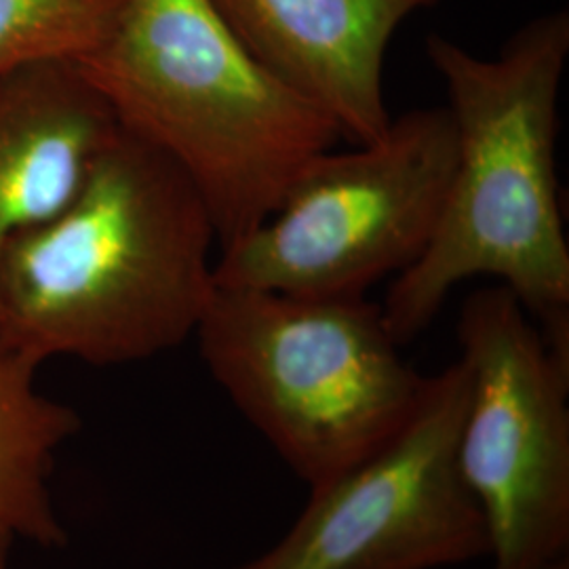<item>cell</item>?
Wrapping results in <instances>:
<instances>
[{"mask_svg":"<svg viewBox=\"0 0 569 569\" xmlns=\"http://www.w3.org/2000/svg\"><path fill=\"white\" fill-rule=\"evenodd\" d=\"M218 234L194 186L119 131L79 194L0 253V350L41 367L159 357L194 336Z\"/></svg>","mask_w":569,"mask_h":569,"instance_id":"cell-1","label":"cell"},{"mask_svg":"<svg viewBox=\"0 0 569 569\" xmlns=\"http://www.w3.org/2000/svg\"><path fill=\"white\" fill-rule=\"evenodd\" d=\"M427 53L446 82L456 164L430 243L388 289V331L399 346L411 342L456 284L493 277L569 355V247L555 157L569 13L523 23L496 58L443 34L428 37Z\"/></svg>","mask_w":569,"mask_h":569,"instance_id":"cell-2","label":"cell"},{"mask_svg":"<svg viewBox=\"0 0 569 569\" xmlns=\"http://www.w3.org/2000/svg\"><path fill=\"white\" fill-rule=\"evenodd\" d=\"M79 68L122 131L194 186L220 249L262 224L342 140L321 108L244 51L207 0H127L110 39Z\"/></svg>","mask_w":569,"mask_h":569,"instance_id":"cell-3","label":"cell"},{"mask_svg":"<svg viewBox=\"0 0 569 569\" xmlns=\"http://www.w3.org/2000/svg\"><path fill=\"white\" fill-rule=\"evenodd\" d=\"M194 336L218 387L308 488L385 446L427 380L366 298L216 284Z\"/></svg>","mask_w":569,"mask_h":569,"instance_id":"cell-4","label":"cell"},{"mask_svg":"<svg viewBox=\"0 0 569 569\" xmlns=\"http://www.w3.org/2000/svg\"><path fill=\"white\" fill-rule=\"evenodd\" d=\"M448 106L407 110L376 142L327 150L262 224L220 249L216 284L305 298H366L427 249L448 197Z\"/></svg>","mask_w":569,"mask_h":569,"instance_id":"cell-5","label":"cell"},{"mask_svg":"<svg viewBox=\"0 0 569 569\" xmlns=\"http://www.w3.org/2000/svg\"><path fill=\"white\" fill-rule=\"evenodd\" d=\"M458 342L468 369L458 460L486 519L489 569H566L569 355L502 284L468 296Z\"/></svg>","mask_w":569,"mask_h":569,"instance_id":"cell-6","label":"cell"},{"mask_svg":"<svg viewBox=\"0 0 569 569\" xmlns=\"http://www.w3.org/2000/svg\"><path fill=\"white\" fill-rule=\"evenodd\" d=\"M462 359L425 380L399 432L310 498L283 538L241 569H441L488 557L460 460Z\"/></svg>","mask_w":569,"mask_h":569,"instance_id":"cell-7","label":"cell"},{"mask_svg":"<svg viewBox=\"0 0 569 569\" xmlns=\"http://www.w3.org/2000/svg\"><path fill=\"white\" fill-rule=\"evenodd\" d=\"M244 51L321 108L342 140L387 133L385 58L395 32L439 0H207Z\"/></svg>","mask_w":569,"mask_h":569,"instance_id":"cell-8","label":"cell"},{"mask_svg":"<svg viewBox=\"0 0 569 569\" xmlns=\"http://www.w3.org/2000/svg\"><path fill=\"white\" fill-rule=\"evenodd\" d=\"M119 131L79 63L44 61L0 77V253L79 194Z\"/></svg>","mask_w":569,"mask_h":569,"instance_id":"cell-9","label":"cell"},{"mask_svg":"<svg viewBox=\"0 0 569 569\" xmlns=\"http://www.w3.org/2000/svg\"><path fill=\"white\" fill-rule=\"evenodd\" d=\"M37 371L32 361L0 350V555L66 542L51 472L81 418L37 387Z\"/></svg>","mask_w":569,"mask_h":569,"instance_id":"cell-10","label":"cell"},{"mask_svg":"<svg viewBox=\"0 0 569 569\" xmlns=\"http://www.w3.org/2000/svg\"><path fill=\"white\" fill-rule=\"evenodd\" d=\"M127 0H0V77L44 61H79L110 39Z\"/></svg>","mask_w":569,"mask_h":569,"instance_id":"cell-11","label":"cell"},{"mask_svg":"<svg viewBox=\"0 0 569 569\" xmlns=\"http://www.w3.org/2000/svg\"><path fill=\"white\" fill-rule=\"evenodd\" d=\"M0 569H9V555H0Z\"/></svg>","mask_w":569,"mask_h":569,"instance_id":"cell-12","label":"cell"}]
</instances>
